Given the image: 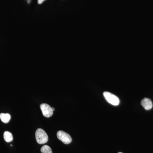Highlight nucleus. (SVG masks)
Returning <instances> with one entry per match:
<instances>
[{"instance_id": "1a4fd4ad", "label": "nucleus", "mask_w": 153, "mask_h": 153, "mask_svg": "<svg viewBox=\"0 0 153 153\" xmlns=\"http://www.w3.org/2000/svg\"><path fill=\"white\" fill-rule=\"evenodd\" d=\"M45 1V0H38V2L39 4H41Z\"/></svg>"}, {"instance_id": "9d476101", "label": "nucleus", "mask_w": 153, "mask_h": 153, "mask_svg": "<svg viewBox=\"0 0 153 153\" xmlns=\"http://www.w3.org/2000/svg\"><path fill=\"white\" fill-rule=\"evenodd\" d=\"M52 110H53V111H54L55 110V108H52Z\"/></svg>"}, {"instance_id": "9b49d317", "label": "nucleus", "mask_w": 153, "mask_h": 153, "mask_svg": "<svg viewBox=\"0 0 153 153\" xmlns=\"http://www.w3.org/2000/svg\"><path fill=\"white\" fill-rule=\"evenodd\" d=\"M121 153V152H119V153Z\"/></svg>"}, {"instance_id": "7ed1b4c3", "label": "nucleus", "mask_w": 153, "mask_h": 153, "mask_svg": "<svg viewBox=\"0 0 153 153\" xmlns=\"http://www.w3.org/2000/svg\"><path fill=\"white\" fill-rule=\"evenodd\" d=\"M57 138L65 144L70 143L72 141V139L70 135L62 131H59L57 132Z\"/></svg>"}, {"instance_id": "39448f33", "label": "nucleus", "mask_w": 153, "mask_h": 153, "mask_svg": "<svg viewBox=\"0 0 153 153\" xmlns=\"http://www.w3.org/2000/svg\"><path fill=\"white\" fill-rule=\"evenodd\" d=\"M141 105L146 110L152 109L153 107L152 102L150 99L145 98L141 101Z\"/></svg>"}, {"instance_id": "423d86ee", "label": "nucleus", "mask_w": 153, "mask_h": 153, "mask_svg": "<svg viewBox=\"0 0 153 153\" xmlns=\"http://www.w3.org/2000/svg\"><path fill=\"white\" fill-rule=\"evenodd\" d=\"M10 119V115L9 114L1 113L0 114V119L4 123H9Z\"/></svg>"}, {"instance_id": "f257e3e1", "label": "nucleus", "mask_w": 153, "mask_h": 153, "mask_svg": "<svg viewBox=\"0 0 153 153\" xmlns=\"http://www.w3.org/2000/svg\"><path fill=\"white\" fill-rule=\"evenodd\" d=\"M36 141L38 144H43L48 141V137L46 132L41 128H38L36 132Z\"/></svg>"}, {"instance_id": "0eeeda50", "label": "nucleus", "mask_w": 153, "mask_h": 153, "mask_svg": "<svg viewBox=\"0 0 153 153\" xmlns=\"http://www.w3.org/2000/svg\"><path fill=\"white\" fill-rule=\"evenodd\" d=\"M4 139L7 142L10 143L13 140V134L10 132L6 131L4 134Z\"/></svg>"}, {"instance_id": "6e6552de", "label": "nucleus", "mask_w": 153, "mask_h": 153, "mask_svg": "<svg viewBox=\"0 0 153 153\" xmlns=\"http://www.w3.org/2000/svg\"><path fill=\"white\" fill-rule=\"evenodd\" d=\"M41 152L42 153H52V149L47 145H45L41 148Z\"/></svg>"}, {"instance_id": "f03ea898", "label": "nucleus", "mask_w": 153, "mask_h": 153, "mask_svg": "<svg viewBox=\"0 0 153 153\" xmlns=\"http://www.w3.org/2000/svg\"><path fill=\"white\" fill-rule=\"evenodd\" d=\"M103 96L107 101L111 104L118 105L120 104L119 99L113 94L108 91H105L103 93Z\"/></svg>"}, {"instance_id": "20e7f679", "label": "nucleus", "mask_w": 153, "mask_h": 153, "mask_svg": "<svg viewBox=\"0 0 153 153\" xmlns=\"http://www.w3.org/2000/svg\"><path fill=\"white\" fill-rule=\"evenodd\" d=\"M40 108L43 115L45 117H51L53 114L54 111L52 110V108L48 104L43 103L40 105Z\"/></svg>"}]
</instances>
